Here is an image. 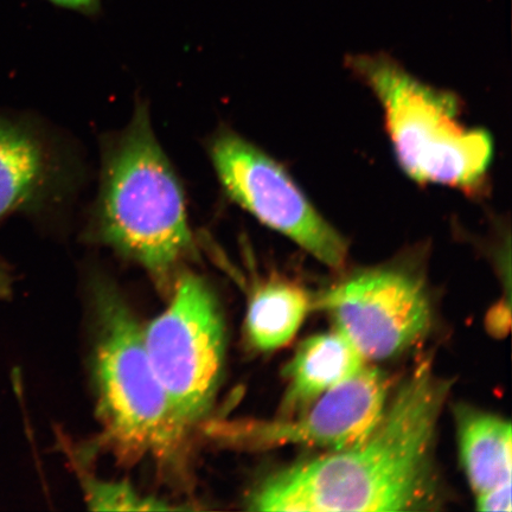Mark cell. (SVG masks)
Masks as SVG:
<instances>
[{
  "label": "cell",
  "instance_id": "obj_1",
  "mask_svg": "<svg viewBox=\"0 0 512 512\" xmlns=\"http://www.w3.org/2000/svg\"><path fill=\"white\" fill-rule=\"evenodd\" d=\"M450 382L421 363L355 445L284 467L248 499L256 511H426L437 509L435 441Z\"/></svg>",
  "mask_w": 512,
  "mask_h": 512
},
{
  "label": "cell",
  "instance_id": "obj_2",
  "mask_svg": "<svg viewBox=\"0 0 512 512\" xmlns=\"http://www.w3.org/2000/svg\"><path fill=\"white\" fill-rule=\"evenodd\" d=\"M89 233L162 285L194 252L182 184L144 104L137 105L124 131L102 147Z\"/></svg>",
  "mask_w": 512,
  "mask_h": 512
},
{
  "label": "cell",
  "instance_id": "obj_3",
  "mask_svg": "<svg viewBox=\"0 0 512 512\" xmlns=\"http://www.w3.org/2000/svg\"><path fill=\"white\" fill-rule=\"evenodd\" d=\"M350 66L379 99L408 177L466 194L484 189L494 143L488 132L462 123L456 96L426 85L389 57H352Z\"/></svg>",
  "mask_w": 512,
  "mask_h": 512
},
{
  "label": "cell",
  "instance_id": "obj_4",
  "mask_svg": "<svg viewBox=\"0 0 512 512\" xmlns=\"http://www.w3.org/2000/svg\"><path fill=\"white\" fill-rule=\"evenodd\" d=\"M98 317L94 370L107 443L131 462L175 457L189 430L153 370L142 326L106 287L99 293Z\"/></svg>",
  "mask_w": 512,
  "mask_h": 512
},
{
  "label": "cell",
  "instance_id": "obj_5",
  "mask_svg": "<svg viewBox=\"0 0 512 512\" xmlns=\"http://www.w3.org/2000/svg\"><path fill=\"white\" fill-rule=\"evenodd\" d=\"M143 336L153 370L189 430L214 402L223 367V320L206 280L179 275L169 305Z\"/></svg>",
  "mask_w": 512,
  "mask_h": 512
},
{
  "label": "cell",
  "instance_id": "obj_6",
  "mask_svg": "<svg viewBox=\"0 0 512 512\" xmlns=\"http://www.w3.org/2000/svg\"><path fill=\"white\" fill-rule=\"evenodd\" d=\"M208 152L229 200L325 266L339 270L345 265L347 241L277 160L227 127L210 138Z\"/></svg>",
  "mask_w": 512,
  "mask_h": 512
},
{
  "label": "cell",
  "instance_id": "obj_7",
  "mask_svg": "<svg viewBox=\"0 0 512 512\" xmlns=\"http://www.w3.org/2000/svg\"><path fill=\"white\" fill-rule=\"evenodd\" d=\"M316 305L364 360L403 354L427 335L432 306L424 281L402 266L362 271L332 286Z\"/></svg>",
  "mask_w": 512,
  "mask_h": 512
},
{
  "label": "cell",
  "instance_id": "obj_8",
  "mask_svg": "<svg viewBox=\"0 0 512 512\" xmlns=\"http://www.w3.org/2000/svg\"><path fill=\"white\" fill-rule=\"evenodd\" d=\"M388 387L387 377L380 370L364 366L304 411L251 426V438L261 444L343 450L360 443L379 424L388 403Z\"/></svg>",
  "mask_w": 512,
  "mask_h": 512
},
{
  "label": "cell",
  "instance_id": "obj_9",
  "mask_svg": "<svg viewBox=\"0 0 512 512\" xmlns=\"http://www.w3.org/2000/svg\"><path fill=\"white\" fill-rule=\"evenodd\" d=\"M74 181L53 136L29 118L0 111V222L49 213L67 200Z\"/></svg>",
  "mask_w": 512,
  "mask_h": 512
},
{
  "label": "cell",
  "instance_id": "obj_10",
  "mask_svg": "<svg viewBox=\"0 0 512 512\" xmlns=\"http://www.w3.org/2000/svg\"><path fill=\"white\" fill-rule=\"evenodd\" d=\"M366 366V360L337 330L307 338L285 369L286 418L296 415L337 384Z\"/></svg>",
  "mask_w": 512,
  "mask_h": 512
},
{
  "label": "cell",
  "instance_id": "obj_11",
  "mask_svg": "<svg viewBox=\"0 0 512 512\" xmlns=\"http://www.w3.org/2000/svg\"><path fill=\"white\" fill-rule=\"evenodd\" d=\"M457 433L460 459L476 496L511 482L512 434L508 420L460 407Z\"/></svg>",
  "mask_w": 512,
  "mask_h": 512
},
{
  "label": "cell",
  "instance_id": "obj_12",
  "mask_svg": "<svg viewBox=\"0 0 512 512\" xmlns=\"http://www.w3.org/2000/svg\"><path fill=\"white\" fill-rule=\"evenodd\" d=\"M312 306L310 294L303 287L280 279L265 281L249 300V343L264 352L285 347L297 335Z\"/></svg>",
  "mask_w": 512,
  "mask_h": 512
},
{
  "label": "cell",
  "instance_id": "obj_13",
  "mask_svg": "<svg viewBox=\"0 0 512 512\" xmlns=\"http://www.w3.org/2000/svg\"><path fill=\"white\" fill-rule=\"evenodd\" d=\"M87 502L93 510H169L172 509L157 499L140 496L130 485L124 483L91 480L87 483Z\"/></svg>",
  "mask_w": 512,
  "mask_h": 512
},
{
  "label": "cell",
  "instance_id": "obj_14",
  "mask_svg": "<svg viewBox=\"0 0 512 512\" xmlns=\"http://www.w3.org/2000/svg\"><path fill=\"white\" fill-rule=\"evenodd\" d=\"M477 509L480 511H511V482L477 495Z\"/></svg>",
  "mask_w": 512,
  "mask_h": 512
},
{
  "label": "cell",
  "instance_id": "obj_15",
  "mask_svg": "<svg viewBox=\"0 0 512 512\" xmlns=\"http://www.w3.org/2000/svg\"><path fill=\"white\" fill-rule=\"evenodd\" d=\"M49 2L62 6V8L92 14L98 9L99 0H49Z\"/></svg>",
  "mask_w": 512,
  "mask_h": 512
},
{
  "label": "cell",
  "instance_id": "obj_16",
  "mask_svg": "<svg viewBox=\"0 0 512 512\" xmlns=\"http://www.w3.org/2000/svg\"><path fill=\"white\" fill-rule=\"evenodd\" d=\"M11 290L10 273L5 266L0 265V299L9 296Z\"/></svg>",
  "mask_w": 512,
  "mask_h": 512
}]
</instances>
